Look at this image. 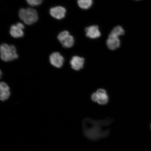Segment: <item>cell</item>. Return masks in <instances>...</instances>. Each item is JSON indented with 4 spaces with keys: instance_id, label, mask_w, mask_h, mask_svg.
<instances>
[{
    "instance_id": "cell-1",
    "label": "cell",
    "mask_w": 151,
    "mask_h": 151,
    "mask_svg": "<svg viewBox=\"0 0 151 151\" xmlns=\"http://www.w3.org/2000/svg\"><path fill=\"white\" fill-rule=\"evenodd\" d=\"M112 122V120L109 119L97 121L90 118L85 119L82 122L84 135L92 141L106 137L109 134V130H104V127L109 125Z\"/></svg>"
},
{
    "instance_id": "cell-2",
    "label": "cell",
    "mask_w": 151,
    "mask_h": 151,
    "mask_svg": "<svg viewBox=\"0 0 151 151\" xmlns=\"http://www.w3.org/2000/svg\"><path fill=\"white\" fill-rule=\"evenodd\" d=\"M0 52L1 59L4 61H12L19 57L16 47L13 45L3 43L0 48Z\"/></svg>"
},
{
    "instance_id": "cell-3",
    "label": "cell",
    "mask_w": 151,
    "mask_h": 151,
    "mask_svg": "<svg viewBox=\"0 0 151 151\" xmlns=\"http://www.w3.org/2000/svg\"><path fill=\"white\" fill-rule=\"evenodd\" d=\"M19 16L21 20L28 25L35 23L38 19L37 11L31 8L20 9L19 12Z\"/></svg>"
},
{
    "instance_id": "cell-4",
    "label": "cell",
    "mask_w": 151,
    "mask_h": 151,
    "mask_svg": "<svg viewBox=\"0 0 151 151\" xmlns=\"http://www.w3.org/2000/svg\"><path fill=\"white\" fill-rule=\"evenodd\" d=\"M58 39L62 46L65 48H70L75 43L74 37L67 31H63L59 34Z\"/></svg>"
},
{
    "instance_id": "cell-5",
    "label": "cell",
    "mask_w": 151,
    "mask_h": 151,
    "mask_svg": "<svg viewBox=\"0 0 151 151\" xmlns=\"http://www.w3.org/2000/svg\"><path fill=\"white\" fill-rule=\"evenodd\" d=\"M49 60L51 65L53 67L60 68L63 65L65 58L59 52H56L50 55Z\"/></svg>"
},
{
    "instance_id": "cell-6",
    "label": "cell",
    "mask_w": 151,
    "mask_h": 151,
    "mask_svg": "<svg viewBox=\"0 0 151 151\" xmlns=\"http://www.w3.org/2000/svg\"><path fill=\"white\" fill-rule=\"evenodd\" d=\"M121 42L119 37L110 33L106 40L107 46L109 50H114L119 48Z\"/></svg>"
},
{
    "instance_id": "cell-7",
    "label": "cell",
    "mask_w": 151,
    "mask_h": 151,
    "mask_svg": "<svg viewBox=\"0 0 151 151\" xmlns=\"http://www.w3.org/2000/svg\"><path fill=\"white\" fill-rule=\"evenodd\" d=\"M85 31L86 37L91 39H97L101 37V32L97 25L88 26L86 28Z\"/></svg>"
},
{
    "instance_id": "cell-8",
    "label": "cell",
    "mask_w": 151,
    "mask_h": 151,
    "mask_svg": "<svg viewBox=\"0 0 151 151\" xmlns=\"http://www.w3.org/2000/svg\"><path fill=\"white\" fill-rule=\"evenodd\" d=\"M72 68L75 71H79L84 67L85 59L78 56H73L70 61Z\"/></svg>"
},
{
    "instance_id": "cell-9",
    "label": "cell",
    "mask_w": 151,
    "mask_h": 151,
    "mask_svg": "<svg viewBox=\"0 0 151 151\" xmlns=\"http://www.w3.org/2000/svg\"><path fill=\"white\" fill-rule=\"evenodd\" d=\"M50 12L51 16L53 17L60 20L65 18L66 9L63 7L57 6L50 9Z\"/></svg>"
},
{
    "instance_id": "cell-10",
    "label": "cell",
    "mask_w": 151,
    "mask_h": 151,
    "mask_svg": "<svg viewBox=\"0 0 151 151\" xmlns=\"http://www.w3.org/2000/svg\"><path fill=\"white\" fill-rule=\"evenodd\" d=\"M10 96V88L8 85L4 82H1L0 83V99L1 101H5Z\"/></svg>"
},
{
    "instance_id": "cell-11",
    "label": "cell",
    "mask_w": 151,
    "mask_h": 151,
    "mask_svg": "<svg viewBox=\"0 0 151 151\" xmlns=\"http://www.w3.org/2000/svg\"><path fill=\"white\" fill-rule=\"evenodd\" d=\"M96 92L98 95L97 103L101 105L106 104L109 101V96L106 91L103 88H99Z\"/></svg>"
},
{
    "instance_id": "cell-12",
    "label": "cell",
    "mask_w": 151,
    "mask_h": 151,
    "mask_svg": "<svg viewBox=\"0 0 151 151\" xmlns=\"http://www.w3.org/2000/svg\"><path fill=\"white\" fill-rule=\"evenodd\" d=\"M9 32L11 36L15 38L22 37L24 35L23 29L19 28L16 25H13L11 26Z\"/></svg>"
},
{
    "instance_id": "cell-13",
    "label": "cell",
    "mask_w": 151,
    "mask_h": 151,
    "mask_svg": "<svg viewBox=\"0 0 151 151\" xmlns=\"http://www.w3.org/2000/svg\"><path fill=\"white\" fill-rule=\"evenodd\" d=\"M77 3L81 9L86 10L91 7L93 0H77Z\"/></svg>"
},
{
    "instance_id": "cell-14",
    "label": "cell",
    "mask_w": 151,
    "mask_h": 151,
    "mask_svg": "<svg viewBox=\"0 0 151 151\" xmlns=\"http://www.w3.org/2000/svg\"><path fill=\"white\" fill-rule=\"evenodd\" d=\"M110 33L120 37L124 35L125 31L121 26H117L113 28Z\"/></svg>"
},
{
    "instance_id": "cell-15",
    "label": "cell",
    "mask_w": 151,
    "mask_h": 151,
    "mask_svg": "<svg viewBox=\"0 0 151 151\" xmlns=\"http://www.w3.org/2000/svg\"><path fill=\"white\" fill-rule=\"evenodd\" d=\"M28 4L32 6H36L40 5L43 0H26Z\"/></svg>"
},
{
    "instance_id": "cell-16",
    "label": "cell",
    "mask_w": 151,
    "mask_h": 151,
    "mask_svg": "<svg viewBox=\"0 0 151 151\" xmlns=\"http://www.w3.org/2000/svg\"><path fill=\"white\" fill-rule=\"evenodd\" d=\"M91 99L92 101L95 102H97L98 100V95L97 92H94L92 94L91 96Z\"/></svg>"
},
{
    "instance_id": "cell-17",
    "label": "cell",
    "mask_w": 151,
    "mask_h": 151,
    "mask_svg": "<svg viewBox=\"0 0 151 151\" xmlns=\"http://www.w3.org/2000/svg\"><path fill=\"white\" fill-rule=\"evenodd\" d=\"M16 25L17 27L22 29H23L24 28V24L22 23H20V22H18Z\"/></svg>"
},
{
    "instance_id": "cell-18",
    "label": "cell",
    "mask_w": 151,
    "mask_h": 151,
    "mask_svg": "<svg viewBox=\"0 0 151 151\" xmlns=\"http://www.w3.org/2000/svg\"><path fill=\"white\" fill-rule=\"evenodd\" d=\"M136 1H139V0H136Z\"/></svg>"
}]
</instances>
